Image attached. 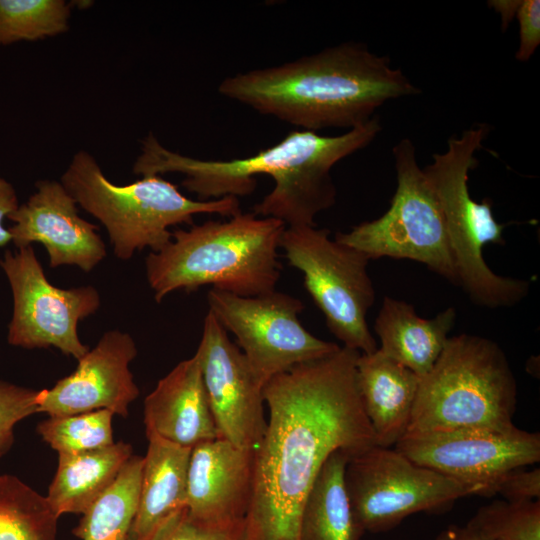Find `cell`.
<instances>
[{"label": "cell", "mask_w": 540, "mask_h": 540, "mask_svg": "<svg viewBox=\"0 0 540 540\" xmlns=\"http://www.w3.org/2000/svg\"><path fill=\"white\" fill-rule=\"evenodd\" d=\"M359 355L340 347L265 384L269 416L254 450L244 540H300L304 504L328 456L377 445L356 384Z\"/></svg>", "instance_id": "6da1fadb"}, {"label": "cell", "mask_w": 540, "mask_h": 540, "mask_svg": "<svg viewBox=\"0 0 540 540\" xmlns=\"http://www.w3.org/2000/svg\"><path fill=\"white\" fill-rule=\"evenodd\" d=\"M381 130L377 117L337 136L295 130L257 154L230 160H203L165 148L149 133L133 172L141 176L180 173L182 186L200 200L243 197L256 188L255 177L267 175L274 188L252 212L286 227L315 226V217L336 201L330 171L340 160L369 145Z\"/></svg>", "instance_id": "7a4b0ae2"}, {"label": "cell", "mask_w": 540, "mask_h": 540, "mask_svg": "<svg viewBox=\"0 0 540 540\" xmlns=\"http://www.w3.org/2000/svg\"><path fill=\"white\" fill-rule=\"evenodd\" d=\"M218 92L261 114L316 132L363 125L387 101L419 90L387 57L362 43L346 42L229 76Z\"/></svg>", "instance_id": "3957f363"}, {"label": "cell", "mask_w": 540, "mask_h": 540, "mask_svg": "<svg viewBox=\"0 0 540 540\" xmlns=\"http://www.w3.org/2000/svg\"><path fill=\"white\" fill-rule=\"evenodd\" d=\"M286 225L242 211L226 221H207L172 231L168 244L145 259L146 278L160 303L176 290L211 285L250 297L276 290L278 248Z\"/></svg>", "instance_id": "277c9868"}, {"label": "cell", "mask_w": 540, "mask_h": 540, "mask_svg": "<svg viewBox=\"0 0 540 540\" xmlns=\"http://www.w3.org/2000/svg\"><path fill=\"white\" fill-rule=\"evenodd\" d=\"M60 182L77 205L105 227L120 260H129L145 248L159 251L170 242L171 227L192 224L197 214L231 217L241 212L238 198L194 200L160 175L116 185L84 150L73 156Z\"/></svg>", "instance_id": "5b68a950"}, {"label": "cell", "mask_w": 540, "mask_h": 540, "mask_svg": "<svg viewBox=\"0 0 540 540\" xmlns=\"http://www.w3.org/2000/svg\"><path fill=\"white\" fill-rule=\"evenodd\" d=\"M517 384L501 347L462 333L449 337L431 370L420 378L407 432L515 427Z\"/></svg>", "instance_id": "8992f818"}, {"label": "cell", "mask_w": 540, "mask_h": 540, "mask_svg": "<svg viewBox=\"0 0 540 540\" xmlns=\"http://www.w3.org/2000/svg\"><path fill=\"white\" fill-rule=\"evenodd\" d=\"M489 133L482 123L448 140L447 149L433 155L423 169L440 203L459 279L470 300L490 309L511 307L529 292V282L495 274L483 258L487 243L504 245V226L493 216L488 202L473 200L469 171L477 165L475 153Z\"/></svg>", "instance_id": "52a82bcc"}, {"label": "cell", "mask_w": 540, "mask_h": 540, "mask_svg": "<svg viewBox=\"0 0 540 540\" xmlns=\"http://www.w3.org/2000/svg\"><path fill=\"white\" fill-rule=\"evenodd\" d=\"M392 153L397 187L389 209L377 219L363 222L347 233H338L335 240L370 260L391 257L420 262L459 286L442 209L418 164L414 144L404 138Z\"/></svg>", "instance_id": "ba28073f"}, {"label": "cell", "mask_w": 540, "mask_h": 540, "mask_svg": "<svg viewBox=\"0 0 540 540\" xmlns=\"http://www.w3.org/2000/svg\"><path fill=\"white\" fill-rule=\"evenodd\" d=\"M315 226L286 227L280 240L289 264L303 274L309 295L343 347L363 354L378 349L366 321L375 300L370 259Z\"/></svg>", "instance_id": "9c48e42d"}, {"label": "cell", "mask_w": 540, "mask_h": 540, "mask_svg": "<svg viewBox=\"0 0 540 540\" xmlns=\"http://www.w3.org/2000/svg\"><path fill=\"white\" fill-rule=\"evenodd\" d=\"M345 483L363 532H384L407 516L448 508L456 500L483 496L482 486L420 466L391 447L375 445L350 457Z\"/></svg>", "instance_id": "30bf717a"}, {"label": "cell", "mask_w": 540, "mask_h": 540, "mask_svg": "<svg viewBox=\"0 0 540 540\" xmlns=\"http://www.w3.org/2000/svg\"><path fill=\"white\" fill-rule=\"evenodd\" d=\"M207 302L208 311L235 336L264 386L276 375L327 357L340 348L304 328L298 318L304 305L289 294L274 290L244 297L211 288Z\"/></svg>", "instance_id": "8fae6325"}, {"label": "cell", "mask_w": 540, "mask_h": 540, "mask_svg": "<svg viewBox=\"0 0 540 540\" xmlns=\"http://www.w3.org/2000/svg\"><path fill=\"white\" fill-rule=\"evenodd\" d=\"M0 268L13 300L8 343L29 350L53 347L76 360L84 356L89 347L79 338L78 324L99 309L98 290L50 283L33 246L5 251Z\"/></svg>", "instance_id": "7c38bea8"}, {"label": "cell", "mask_w": 540, "mask_h": 540, "mask_svg": "<svg viewBox=\"0 0 540 540\" xmlns=\"http://www.w3.org/2000/svg\"><path fill=\"white\" fill-rule=\"evenodd\" d=\"M394 449L417 465L479 485L491 496L506 472L540 461V434L516 426L507 431L458 428L406 432Z\"/></svg>", "instance_id": "4fadbf2b"}, {"label": "cell", "mask_w": 540, "mask_h": 540, "mask_svg": "<svg viewBox=\"0 0 540 540\" xmlns=\"http://www.w3.org/2000/svg\"><path fill=\"white\" fill-rule=\"evenodd\" d=\"M194 355L200 365L219 438L241 449L255 450L267 426L264 385L240 348L209 311Z\"/></svg>", "instance_id": "5bb4252c"}, {"label": "cell", "mask_w": 540, "mask_h": 540, "mask_svg": "<svg viewBox=\"0 0 540 540\" xmlns=\"http://www.w3.org/2000/svg\"><path fill=\"white\" fill-rule=\"evenodd\" d=\"M137 355L132 336L118 329L105 332L95 347L77 360L76 369L50 389L38 390L37 413L49 417L109 410L126 417L139 388L129 364Z\"/></svg>", "instance_id": "9a60e30c"}, {"label": "cell", "mask_w": 540, "mask_h": 540, "mask_svg": "<svg viewBox=\"0 0 540 540\" xmlns=\"http://www.w3.org/2000/svg\"><path fill=\"white\" fill-rule=\"evenodd\" d=\"M36 191L8 216L11 243L16 248L42 244L49 267L74 265L92 271L105 257L98 226L83 219L77 203L60 181L39 180Z\"/></svg>", "instance_id": "2e32d148"}, {"label": "cell", "mask_w": 540, "mask_h": 540, "mask_svg": "<svg viewBox=\"0 0 540 540\" xmlns=\"http://www.w3.org/2000/svg\"><path fill=\"white\" fill-rule=\"evenodd\" d=\"M254 450L217 438L191 448L186 512L212 526L244 523L252 494Z\"/></svg>", "instance_id": "e0dca14e"}, {"label": "cell", "mask_w": 540, "mask_h": 540, "mask_svg": "<svg viewBox=\"0 0 540 540\" xmlns=\"http://www.w3.org/2000/svg\"><path fill=\"white\" fill-rule=\"evenodd\" d=\"M144 423L146 436L189 448L219 438L195 355L179 362L147 395Z\"/></svg>", "instance_id": "ac0fdd59"}, {"label": "cell", "mask_w": 540, "mask_h": 540, "mask_svg": "<svg viewBox=\"0 0 540 540\" xmlns=\"http://www.w3.org/2000/svg\"><path fill=\"white\" fill-rule=\"evenodd\" d=\"M420 377L379 349L360 353L356 384L376 444L391 447L407 432Z\"/></svg>", "instance_id": "d6986e66"}, {"label": "cell", "mask_w": 540, "mask_h": 540, "mask_svg": "<svg viewBox=\"0 0 540 540\" xmlns=\"http://www.w3.org/2000/svg\"><path fill=\"white\" fill-rule=\"evenodd\" d=\"M136 515L129 540H152L176 514L186 509L191 448L147 435Z\"/></svg>", "instance_id": "ffe728a7"}, {"label": "cell", "mask_w": 540, "mask_h": 540, "mask_svg": "<svg viewBox=\"0 0 540 540\" xmlns=\"http://www.w3.org/2000/svg\"><path fill=\"white\" fill-rule=\"evenodd\" d=\"M455 320L452 307L425 319L411 304L386 296L374 324L378 349L421 378L442 353Z\"/></svg>", "instance_id": "44dd1931"}, {"label": "cell", "mask_w": 540, "mask_h": 540, "mask_svg": "<svg viewBox=\"0 0 540 540\" xmlns=\"http://www.w3.org/2000/svg\"><path fill=\"white\" fill-rule=\"evenodd\" d=\"M133 448L123 441L78 454L58 455L46 499L55 515L83 514L113 484Z\"/></svg>", "instance_id": "7402d4cb"}, {"label": "cell", "mask_w": 540, "mask_h": 540, "mask_svg": "<svg viewBox=\"0 0 540 540\" xmlns=\"http://www.w3.org/2000/svg\"><path fill=\"white\" fill-rule=\"evenodd\" d=\"M353 454L332 452L322 465L305 501L300 540H360L345 483L346 465Z\"/></svg>", "instance_id": "603a6c76"}, {"label": "cell", "mask_w": 540, "mask_h": 540, "mask_svg": "<svg viewBox=\"0 0 540 540\" xmlns=\"http://www.w3.org/2000/svg\"><path fill=\"white\" fill-rule=\"evenodd\" d=\"M143 457L132 455L113 484L87 509L73 529L81 540H129L136 515Z\"/></svg>", "instance_id": "cb8c5ba5"}, {"label": "cell", "mask_w": 540, "mask_h": 540, "mask_svg": "<svg viewBox=\"0 0 540 540\" xmlns=\"http://www.w3.org/2000/svg\"><path fill=\"white\" fill-rule=\"evenodd\" d=\"M57 521L46 497L16 476L0 475V540H57Z\"/></svg>", "instance_id": "d4e9b609"}, {"label": "cell", "mask_w": 540, "mask_h": 540, "mask_svg": "<svg viewBox=\"0 0 540 540\" xmlns=\"http://www.w3.org/2000/svg\"><path fill=\"white\" fill-rule=\"evenodd\" d=\"M70 7L64 0H0V46L66 32Z\"/></svg>", "instance_id": "484cf974"}, {"label": "cell", "mask_w": 540, "mask_h": 540, "mask_svg": "<svg viewBox=\"0 0 540 540\" xmlns=\"http://www.w3.org/2000/svg\"><path fill=\"white\" fill-rule=\"evenodd\" d=\"M114 414L105 409L67 416H53L37 425V432L58 455L88 452L110 446Z\"/></svg>", "instance_id": "4316f807"}, {"label": "cell", "mask_w": 540, "mask_h": 540, "mask_svg": "<svg viewBox=\"0 0 540 540\" xmlns=\"http://www.w3.org/2000/svg\"><path fill=\"white\" fill-rule=\"evenodd\" d=\"M466 525L488 540H540V500H495Z\"/></svg>", "instance_id": "83f0119b"}, {"label": "cell", "mask_w": 540, "mask_h": 540, "mask_svg": "<svg viewBox=\"0 0 540 540\" xmlns=\"http://www.w3.org/2000/svg\"><path fill=\"white\" fill-rule=\"evenodd\" d=\"M37 393L38 390L0 380V458L12 447L15 426L37 413Z\"/></svg>", "instance_id": "f1b7e54d"}, {"label": "cell", "mask_w": 540, "mask_h": 540, "mask_svg": "<svg viewBox=\"0 0 540 540\" xmlns=\"http://www.w3.org/2000/svg\"><path fill=\"white\" fill-rule=\"evenodd\" d=\"M152 540H244V523L212 526L194 520L184 509L172 517Z\"/></svg>", "instance_id": "f546056e"}, {"label": "cell", "mask_w": 540, "mask_h": 540, "mask_svg": "<svg viewBox=\"0 0 540 540\" xmlns=\"http://www.w3.org/2000/svg\"><path fill=\"white\" fill-rule=\"evenodd\" d=\"M500 494L505 500L523 502L539 500L540 469L518 467L503 474L493 485L491 496Z\"/></svg>", "instance_id": "4dcf8cb0"}, {"label": "cell", "mask_w": 540, "mask_h": 540, "mask_svg": "<svg viewBox=\"0 0 540 540\" xmlns=\"http://www.w3.org/2000/svg\"><path fill=\"white\" fill-rule=\"evenodd\" d=\"M519 23V45L515 57L528 61L540 45V1L522 0L516 11Z\"/></svg>", "instance_id": "1f68e13d"}, {"label": "cell", "mask_w": 540, "mask_h": 540, "mask_svg": "<svg viewBox=\"0 0 540 540\" xmlns=\"http://www.w3.org/2000/svg\"><path fill=\"white\" fill-rule=\"evenodd\" d=\"M18 206L19 202L14 186L0 176V248L11 243V237L4 221Z\"/></svg>", "instance_id": "d6a6232c"}, {"label": "cell", "mask_w": 540, "mask_h": 540, "mask_svg": "<svg viewBox=\"0 0 540 540\" xmlns=\"http://www.w3.org/2000/svg\"><path fill=\"white\" fill-rule=\"evenodd\" d=\"M436 540H488L467 525H450L442 530Z\"/></svg>", "instance_id": "836d02e7"}, {"label": "cell", "mask_w": 540, "mask_h": 540, "mask_svg": "<svg viewBox=\"0 0 540 540\" xmlns=\"http://www.w3.org/2000/svg\"><path fill=\"white\" fill-rule=\"evenodd\" d=\"M489 5L500 13L502 27L506 28L520 5V1H490Z\"/></svg>", "instance_id": "e575fe53"}]
</instances>
